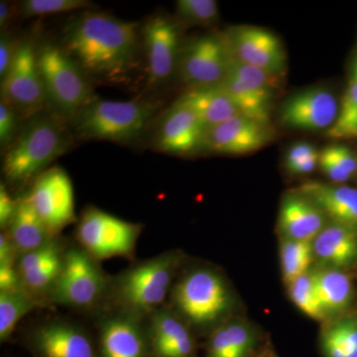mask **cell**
Listing matches in <instances>:
<instances>
[{"instance_id": "1", "label": "cell", "mask_w": 357, "mask_h": 357, "mask_svg": "<svg viewBox=\"0 0 357 357\" xmlns=\"http://www.w3.org/2000/svg\"><path fill=\"white\" fill-rule=\"evenodd\" d=\"M137 29V23L89 11L68 26L62 48L84 73L116 79L128 73L135 61Z\"/></svg>"}, {"instance_id": "2", "label": "cell", "mask_w": 357, "mask_h": 357, "mask_svg": "<svg viewBox=\"0 0 357 357\" xmlns=\"http://www.w3.org/2000/svg\"><path fill=\"white\" fill-rule=\"evenodd\" d=\"M182 262L180 251H168L110 277L103 310L146 319L163 307Z\"/></svg>"}, {"instance_id": "3", "label": "cell", "mask_w": 357, "mask_h": 357, "mask_svg": "<svg viewBox=\"0 0 357 357\" xmlns=\"http://www.w3.org/2000/svg\"><path fill=\"white\" fill-rule=\"evenodd\" d=\"M67 136L60 124L48 116L33 119L7 150L3 174L13 184L37 178L54 160L64 153Z\"/></svg>"}, {"instance_id": "4", "label": "cell", "mask_w": 357, "mask_h": 357, "mask_svg": "<svg viewBox=\"0 0 357 357\" xmlns=\"http://www.w3.org/2000/svg\"><path fill=\"white\" fill-rule=\"evenodd\" d=\"M172 307L185 323L208 326L229 311L231 297L222 276L210 267L195 268L173 286Z\"/></svg>"}, {"instance_id": "5", "label": "cell", "mask_w": 357, "mask_h": 357, "mask_svg": "<svg viewBox=\"0 0 357 357\" xmlns=\"http://www.w3.org/2000/svg\"><path fill=\"white\" fill-rule=\"evenodd\" d=\"M37 53L46 102L59 116H76L95 100L84 70L62 47L45 44Z\"/></svg>"}, {"instance_id": "6", "label": "cell", "mask_w": 357, "mask_h": 357, "mask_svg": "<svg viewBox=\"0 0 357 357\" xmlns=\"http://www.w3.org/2000/svg\"><path fill=\"white\" fill-rule=\"evenodd\" d=\"M109 278L100 268V262L81 246L67 248L62 271L49 295L47 305H59L82 311L102 307Z\"/></svg>"}, {"instance_id": "7", "label": "cell", "mask_w": 357, "mask_h": 357, "mask_svg": "<svg viewBox=\"0 0 357 357\" xmlns=\"http://www.w3.org/2000/svg\"><path fill=\"white\" fill-rule=\"evenodd\" d=\"M153 112L154 105L144 102L95 98L74 117L75 126L82 137L123 142L142 133Z\"/></svg>"}, {"instance_id": "8", "label": "cell", "mask_w": 357, "mask_h": 357, "mask_svg": "<svg viewBox=\"0 0 357 357\" xmlns=\"http://www.w3.org/2000/svg\"><path fill=\"white\" fill-rule=\"evenodd\" d=\"M143 227L95 206L82 213L77 225V245L98 262L112 257L133 258Z\"/></svg>"}, {"instance_id": "9", "label": "cell", "mask_w": 357, "mask_h": 357, "mask_svg": "<svg viewBox=\"0 0 357 357\" xmlns=\"http://www.w3.org/2000/svg\"><path fill=\"white\" fill-rule=\"evenodd\" d=\"M37 52L32 42L18 45L13 65L1 81V100L25 116L38 114L46 103Z\"/></svg>"}, {"instance_id": "10", "label": "cell", "mask_w": 357, "mask_h": 357, "mask_svg": "<svg viewBox=\"0 0 357 357\" xmlns=\"http://www.w3.org/2000/svg\"><path fill=\"white\" fill-rule=\"evenodd\" d=\"M229 60L225 35H202L181 49V76L191 88L220 84L227 77Z\"/></svg>"}, {"instance_id": "11", "label": "cell", "mask_w": 357, "mask_h": 357, "mask_svg": "<svg viewBox=\"0 0 357 357\" xmlns=\"http://www.w3.org/2000/svg\"><path fill=\"white\" fill-rule=\"evenodd\" d=\"M28 199L54 234L76 220L72 181L61 167L47 169L35 180Z\"/></svg>"}, {"instance_id": "12", "label": "cell", "mask_w": 357, "mask_h": 357, "mask_svg": "<svg viewBox=\"0 0 357 357\" xmlns=\"http://www.w3.org/2000/svg\"><path fill=\"white\" fill-rule=\"evenodd\" d=\"M232 57L278 76L287 69V55L280 38L257 26H237L225 34Z\"/></svg>"}, {"instance_id": "13", "label": "cell", "mask_w": 357, "mask_h": 357, "mask_svg": "<svg viewBox=\"0 0 357 357\" xmlns=\"http://www.w3.org/2000/svg\"><path fill=\"white\" fill-rule=\"evenodd\" d=\"M66 246L57 236L41 248L17 256L16 267L23 290L40 306L47 305L49 295L62 271Z\"/></svg>"}, {"instance_id": "14", "label": "cell", "mask_w": 357, "mask_h": 357, "mask_svg": "<svg viewBox=\"0 0 357 357\" xmlns=\"http://www.w3.org/2000/svg\"><path fill=\"white\" fill-rule=\"evenodd\" d=\"M146 319L105 310L98 321L102 357H149Z\"/></svg>"}, {"instance_id": "15", "label": "cell", "mask_w": 357, "mask_h": 357, "mask_svg": "<svg viewBox=\"0 0 357 357\" xmlns=\"http://www.w3.org/2000/svg\"><path fill=\"white\" fill-rule=\"evenodd\" d=\"M338 109L337 98L330 89H307L282 105L280 121L283 126L300 130H323L332 128Z\"/></svg>"}, {"instance_id": "16", "label": "cell", "mask_w": 357, "mask_h": 357, "mask_svg": "<svg viewBox=\"0 0 357 357\" xmlns=\"http://www.w3.org/2000/svg\"><path fill=\"white\" fill-rule=\"evenodd\" d=\"M143 38L148 81L152 86L164 83L172 76L180 57L178 25L166 16H154L143 28Z\"/></svg>"}, {"instance_id": "17", "label": "cell", "mask_w": 357, "mask_h": 357, "mask_svg": "<svg viewBox=\"0 0 357 357\" xmlns=\"http://www.w3.org/2000/svg\"><path fill=\"white\" fill-rule=\"evenodd\" d=\"M269 139L267 126L237 114L206 130L204 148L218 154L245 155L261 149Z\"/></svg>"}, {"instance_id": "18", "label": "cell", "mask_w": 357, "mask_h": 357, "mask_svg": "<svg viewBox=\"0 0 357 357\" xmlns=\"http://www.w3.org/2000/svg\"><path fill=\"white\" fill-rule=\"evenodd\" d=\"M31 344L38 357H96L88 333L65 319H52L37 326Z\"/></svg>"}, {"instance_id": "19", "label": "cell", "mask_w": 357, "mask_h": 357, "mask_svg": "<svg viewBox=\"0 0 357 357\" xmlns=\"http://www.w3.org/2000/svg\"><path fill=\"white\" fill-rule=\"evenodd\" d=\"M206 133V126L194 112L174 105L160 124L157 147L169 154H192L204 148Z\"/></svg>"}, {"instance_id": "20", "label": "cell", "mask_w": 357, "mask_h": 357, "mask_svg": "<svg viewBox=\"0 0 357 357\" xmlns=\"http://www.w3.org/2000/svg\"><path fill=\"white\" fill-rule=\"evenodd\" d=\"M146 325L150 345L155 356H194V340L187 323L171 307H160L148 317Z\"/></svg>"}, {"instance_id": "21", "label": "cell", "mask_w": 357, "mask_h": 357, "mask_svg": "<svg viewBox=\"0 0 357 357\" xmlns=\"http://www.w3.org/2000/svg\"><path fill=\"white\" fill-rule=\"evenodd\" d=\"M297 192L316 204L333 222L357 231V190L311 182L301 185Z\"/></svg>"}, {"instance_id": "22", "label": "cell", "mask_w": 357, "mask_h": 357, "mask_svg": "<svg viewBox=\"0 0 357 357\" xmlns=\"http://www.w3.org/2000/svg\"><path fill=\"white\" fill-rule=\"evenodd\" d=\"M326 215L302 195H288L281 204L279 229L285 238L312 243L324 229Z\"/></svg>"}, {"instance_id": "23", "label": "cell", "mask_w": 357, "mask_h": 357, "mask_svg": "<svg viewBox=\"0 0 357 357\" xmlns=\"http://www.w3.org/2000/svg\"><path fill=\"white\" fill-rule=\"evenodd\" d=\"M174 105L194 112L206 130L238 114L236 105L220 84L191 88Z\"/></svg>"}, {"instance_id": "24", "label": "cell", "mask_w": 357, "mask_h": 357, "mask_svg": "<svg viewBox=\"0 0 357 357\" xmlns=\"http://www.w3.org/2000/svg\"><path fill=\"white\" fill-rule=\"evenodd\" d=\"M4 232L18 255L41 248L57 236L37 215L27 196L17 199V208L13 222Z\"/></svg>"}, {"instance_id": "25", "label": "cell", "mask_w": 357, "mask_h": 357, "mask_svg": "<svg viewBox=\"0 0 357 357\" xmlns=\"http://www.w3.org/2000/svg\"><path fill=\"white\" fill-rule=\"evenodd\" d=\"M312 250L321 262L333 266L351 264L357 256L356 230L333 222L312 241Z\"/></svg>"}, {"instance_id": "26", "label": "cell", "mask_w": 357, "mask_h": 357, "mask_svg": "<svg viewBox=\"0 0 357 357\" xmlns=\"http://www.w3.org/2000/svg\"><path fill=\"white\" fill-rule=\"evenodd\" d=\"M220 86L236 105L238 114L264 126L269 124L274 91L245 83L229 75Z\"/></svg>"}, {"instance_id": "27", "label": "cell", "mask_w": 357, "mask_h": 357, "mask_svg": "<svg viewBox=\"0 0 357 357\" xmlns=\"http://www.w3.org/2000/svg\"><path fill=\"white\" fill-rule=\"evenodd\" d=\"M314 286L326 314L342 311L351 300L352 287L349 277L337 269L312 272Z\"/></svg>"}, {"instance_id": "28", "label": "cell", "mask_w": 357, "mask_h": 357, "mask_svg": "<svg viewBox=\"0 0 357 357\" xmlns=\"http://www.w3.org/2000/svg\"><path fill=\"white\" fill-rule=\"evenodd\" d=\"M253 337L250 328L241 323L220 326L211 335L208 357H245Z\"/></svg>"}, {"instance_id": "29", "label": "cell", "mask_w": 357, "mask_h": 357, "mask_svg": "<svg viewBox=\"0 0 357 357\" xmlns=\"http://www.w3.org/2000/svg\"><path fill=\"white\" fill-rule=\"evenodd\" d=\"M37 307L41 306L24 291L0 292V340L6 342L18 321Z\"/></svg>"}, {"instance_id": "30", "label": "cell", "mask_w": 357, "mask_h": 357, "mask_svg": "<svg viewBox=\"0 0 357 357\" xmlns=\"http://www.w3.org/2000/svg\"><path fill=\"white\" fill-rule=\"evenodd\" d=\"M312 244L285 238L281 244L282 271L288 284L307 273L312 262Z\"/></svg>"}, {"instance_id": "31", "label": "cell", "mask_w": 357, "mask_h": 357, "mask_svg": "<svg viewBox=\"0 0 357 357\" xmlns=\"http://www.w3.org/2000/svg\"><path fill=\"white\" fill-rule=\"evenodd\" d=\"M289 292L296 306L310 318H325L326 312L319 302L312 273L307 272L289 284Z\"/></svg>"}, {"instance_id": "32", "label": "cell", "mask_w": 357, "mask_h": 357, "mask_svg": "<svg viewBox=\"0 0 357 357\" xmlns=\"http://www.w3.org/2000/svg\"><path fill=\"white\" fill-rule=\"evenodd\" d=\"M176 7L178 16L192 25L211 26L220 16L215 0H178Z\"/></svg>"}, {"instance_id": "33", "label": "cell", "mask_w": 357, "mask_h": 357, "mask_svg": "<svg viewBox=\"0 0 357 357\" xmlns=\"http://www.w3.org/2000/svg\"><path fill=\"white\" fill-rule=\"evenodd\" d=\"M229 76L236 77L245 83L255 84L275 91L280 86L281 76L268 72L261 68L255 67V66L246 64L237 59L232 57L230 54V60L227 74Z\"/></svg>"}, {"instance_id": "34", "label": "cell", "mask_w": 357, "mask_h": 357, "mask_svg": "<svg viewBox=\"0 0 357 357\" xmlns=\"http://www.w3.org/2000/svg\"><path fill=\"white\" fill-rule=\"evenodd\" d=\"M91 6L86 0H25L21 4V13L26 17H34L69 13Z\"/></svg>"}, {"instance_id": "35", "label": "cell", "mask_w": 357, "mask_h": 357, "mask_svg": "<svg viewBox=\"0 0 357 357\" xmlns=\"http://www.w3.org/2000/svg\"><path fill=\"white\" fill-rule=\"evenodd\" d=\"M357 119V83H349L340 102L337 121L328 129V137L337 139L342 130Z\"/></svg>"}, {"instance_id": "36", "label": "cell", "mask_w": 357, "mask_h": 357, "mask_svg": "<svg viewBox=\"0 0 357 357\" xmlns=\"http://www.w3.org/2000/svg\"><path fill=\"white\" fill-rule=\"evenodd\" d=\"M16 260L17 256L0 258V292L24 291L16 267Z\"/></svg>"}, {"instance_id": "37", "label": "cell", "mask_w": 357, "mask_h": 357, "mask_svg": "<svg viewBox=\"0 0 357 357\" xmlns=\"http://www.w3.org/2000/svg\"><path fill=\"white\" fill-rule=\"evenodd\" d=\"M17 132V114L15 110L1 100L0 102V143L6 147L15 140Z\"/></svg>"}, {"instance_id": "38", "label": "cell", "mask_w": 357, "mask_h": 357, "mask_svg": "<svg viewBox=\"0 0 357 357\" xmlns=\"http://www.w3.org/2000/svg\"><path fill=\"white\" fill-rule=\"evenodd\" d=\"M321 151L331 157L347 173L354 175L357 172V160L349 147L342 144H332L324 148Z\"/></svg>"}, {"instance_id": "39", "label": "cell", "mask_w": 357, "mask_h": 357, "mask_svg": "<svg viewBox=\"0 0 357 357\" xmlns=\"http://www.w3.org/2000/svg\"><path fill=\"white\" fill-rule=\"evenodd\" d=\"M17 208V199H13L6 185H0V227L6 231Z\"/></svg>"}, {"instance_id": "40", "label": "cell", "mask_w": 357, "mask_h": 357, "mask_svg": "<svg viewBox=\"0 0 357 357\" xmlns=\"http://www.w3.org/2000/svg\"><path fill=\"white\" fill-rule=\"evenodd\" d=\"M319 166L321 171L326 174V177L331 178L335 184H342L347 182L352 177L351 174L347 173L340 165L323 151L319 153Z\"/></svg>"}, {"instance_id": "41", "label": "cell", "mask_w": 357, "mask_h": 357, "mask_svg": "<svg viewBox=\"0 0 357 357\" xmlns=\"http://www.w3.org/2000/svg\"><path fill=\"white\" fill-rule=\"evenodd\" d=\"M332 330L335 332L340 342L344 344L347 349V354L352 349L357 347V323L354 321H340L337 325L333 326Z\"/></svg>"}, {"instance_id": "42", "label": "cell", "mask_w": 357, "mask_h": 357, "mask_svg": "<svg viewBox=\"0 0 357 357\" xmlns=\"http://www.w3.org/2000/svg\"><path fill=\"white\" fill-rule=\"evenodd\" d=\"M18 45L7 35L2 34L0 39V77L2 79L6 76L11 65H13Z\"/></svg>"}, {"instance_id": "43", "label": "cell", "mask_w": 357, "mask_h": 357, "mask_svg": "<svg viewBox=\"0 0 357 357\" xmlns=\"http://www.w3.org/2000/svg\"><path fill=\"white\" fill-rule=\"evenodd\" d=\"M317 154H319V152L310 143H296L288 150L287 154H286L285 166L293 165V164L298 163V162L310 158V157L314 156Z\"/></svg>"}, {"instance_id": "44", "label": "cell", "mask_w": 357, "mask_h": 357, "mask_svg": "<svg viewBox=\"0 0 357 357\" xmlns=\"http://www.w3.org/2000/svg\"><path fill=\"white\" fill-rule=\"evenodd\" d=\"M324 349L328 357H347V349L332 328L324 337Z\"/></svg>"}, {"instance_id": "45", "label": "cell", "mask_w": 357, "mask_h": 357, "mask_svg": "<svg viewBox=\"0 0 357 357\" xmlns=\"http://www.w3.org/2000/svg\"><path fill=\"white\" fill-rule=\"evenodd\" d=\"M318 165L319 154H317L314 156L310 157V158L293 164V165L286 167V168H287L290 173L297 174V175H305V174L312 172Z\"/></svg>"}, {"instance_id": "46", "label": "cell", "mask_w": 357, "mask_h": 357, "mask_svg": "<svg viewBox=\"0 0 357 357\" xmlns=\"http://www.w3.org/2000/svg\"><path fill=\"white\" fill-rule=\"evenodd\" d=\"M14 10L10 4L6 1L0 2V27L4 29L13 20Z\"/></svg>"}, {"instance_id": "47", "label": "cell", "mask_w": 357, "mask_h": 357, "mask_svg": "<svg viewBox=\"0 0 357 357\" xmlns=\"http://www.w3.org/2000/svg\"><path fill=\"white\" fill-rule=\"evenodd\" d=\"M349 138H357V119L340 132L337 139H349Z\"/></svg>"}, {"instance_id": "48", "label": "cell", "mask_w": 357, "mask_h": 357, "mask_svg": "<svg viewBox=\"0 0 357 357\" xmlns=\"http://www.w3.org/2000/svg\"><path fill=\"white\" fill-rule=\"evenodd\" d=\"M349 76V83H357V56L352 62Z\"/></svg>"}, {"instance_id": "49", "label": "cell", "mask_w": 357, "mask_h": 357, "mask_svg": "<svg viewBox=\"0 0 357 357\" xmlns=\"http://www.w3.org/2000/svg\"><path fill=\"white\" fill-rule=\"evenodd\" d=\"M347 357H357V347L352 349V351L347 354Z\"/></svg>"}, {"instance_id": "50", "label": "cell", "mask_w": 357, "mask_h": 357, "mask_svg": "<svg viewBox=\"0 0 357 357\" xmlns=\"http://www.w3.org/2000/svg\"><path fill=\"white\" fill-rule=\"evenodd\" d=\"M273 357H276V356H273Z\"/></svg>"}]
</instances>
